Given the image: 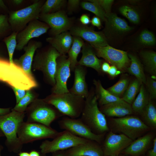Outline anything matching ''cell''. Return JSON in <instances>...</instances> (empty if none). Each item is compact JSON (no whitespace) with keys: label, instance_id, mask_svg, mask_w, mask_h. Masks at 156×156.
<instances>
[{"label":"cell","instance_id":"6da1fadb","mask_svg":"<svg viewBox=\"0 0 156 156\" xmlns=\"http://www.w3.org/2000/svg\"><path fill=\"white\" fill-rule=\"evenodd\" d=\"M94 90L91 89L85 98L84 106L80 119L94 133L102 134L109 130L105 115L98 107Z\"/></svg>","mask_w":156,"mask_h":156},{"label":"cell","instance_id":"7a4b0ae2","mask_svg":"<svg viewBox=\"0 0 156 156\" xmlns=\"http://www.w3.org/2000/svg\"><path fill=\"white\" fill-rule=\"evenodd\" d=\"M0 81L11 87L25 90L38 86L33 76L29 75L19 66L9 61L0 58Z\"/></svg>","mask_w":156,"mask_h":156},{"label":"cell","instance_id":"3957f363","mask_svg":"<svg viewBox=\"0 0 156 156\" xmlns=\"http://www.w3.org/2000/svg\"><path fill=\"white\" fill-rule=\"evenodd\" d=\"M25 116V112H18L12 109L10 113L0 116V129L6 138L5 144L10 152L18 153L23 148V145L18 137L17 132Z\"/></svg>","mask_w":156,"mask_h":156},{"label":"cell","instance_id":"277c9868","mask_svg":"<svg viewBox=\"0 0 156 156\" xmlns=\"http://www.w3.org/2000/svg\"><path fill=\"white\" fill-rule=\"evenodd\" d=\"M44 99L63 116L73 118L80 116L85 103V98L69 92L58 94H52Z\"/></svg>","mask_w":156,"mask_h":156},{"label":"cell","instance_id":"5b68a950","mask_svg":"<svg viewBox=\"0 0 156 156\" xmlns=\"http://www.w3.org/2000/svg\"><path fill=\"white\" fill-rule=\"evenodd\" d=\"M41 48L36 51L32 66L33 70L42 71L46 81L53 87L55 84L56 60L61 55L51 45Z\"/></svg>","mask_w":156,"mask_h":156},{"label":"cell","instance_id":"8992f818","mask_svg":"<svg viewBox=\"0 0 156 156\" xmlns=\"http://www.w3.org/2000/svg\"><path fill=\"white\" fill-rule=\"evenodd\" d=\"M112 132L123 134L134 141L150 130V128L138 117L127 116L110 120Z\"/></svg>","mask_w":156,"mask_h":156},{"label":"cell","instance_id":"52a82bcc","mask_svg":"<svg viewBox=\"0 0 156 156\" xmlns=\"http://www.w3.org/2000/svg\"><path fill=\"white\" fill-rule=\"evenodd\" d=\"M27 107L26 122L40 123L50 127L51 123L63 115L43 99H36Z\"/></svg>","mask_w":156,"mask_h":156},{"label":"cell","instance_id":"ba28073f","mask_svg":"<svg viewBox=\"0 0 156 156\" xmlns=\"http://www.w3.org/2000/svg\"><path fill=\"white\" fill-rule=\"evenodd\" d=\"M59 133L50 127L38 123L24 121L19 127L17 136L21 143L23 145L38 140L53 139Z\"/></svg>","mask_w":156,"mask_h":156},{"label":"cell","instance_id":"9c48e42d","mask_svg":"<svg viewBox=\"0 0 156 156\" xmlns=\"http://www.w3.org/2000/svg\"><path fill=\"white\" fill-rule=\"evenodd\" d=\"M43 0H35L28 6L9 13L8 21L12 32L18 33L23 30L30 22L39 20Z\"/></svg>","mask_w":156,"mask_h":156},{"label":"cell","instance_id":"30bf717a","mask_svg":"<svg viewBox=\"0 0 156 156\" xmlns=\"http://www.w3.org/2000/svg\"><path fill=\"white\" fill-rule=\"evenodd\" d=\"M88 140L76 136L66 131L59 132L51 141L45 140L40 146V153L44 154L65 150L72 147L84 143Z\"/></svg>","mask_w":156,"mask_h":156},{"label":"cell","instance_id":"8fae6325","mask_svg":"<svg viewBox=\"0 0 156 156\" xmlns=\"http://www.w3.org/2000/svg\"><path fill=\"white\" fill-rule=\"evenodd\" d=\"M60 127L67 131L77 137L88 140L95 141L101 145L104 139L105 134H96L80 118L64 117L58 121Z\"/></svg>","mask_w":156,"mask_h":156},{"label":"cell","instance_id":"7c38bea8","mask_svg":"<svg viewBox=\"0 0 156 156\" xmlns=\"http://www.w3.org/2000/svg\"><path fill=\"white\" fill-rule=\"evenodd\" d=\"M39 20L49 26V34L51 36L67 31L73 27L72 20L62 10L52 13L40 14Z\"/></svg>","mask_w":156,"mask_h":156},{"label":"cell","instance_id":"4fadbf2b","mask_svg":"<svg viewBox=\"0 0 156 156\" xmlns=\"http://www.w3.org/2000/svg\"><path fill=\"white\" fill-rule=\"evenodd\" d=\"M70 62L67 55H60L57 59L55 75V84L52 94H58L69 92L67 81L70 76Z\"/></svg>","mask_w":156,"mask_h":156},{"label":"cell","instance_id":"5bb4252c","mask_svg":"<svg viewBox=\"0 0 156 156\" xmlns=\"http://www.w3.org/2000/svg\"><path fill=\"white\" fill-rule=\"evenodd\" d=\"M50 28L48 25L38 19L30 22L23 30L17 34L16 49L22 50L32 39L38 38L46 33Z\"/></svg>","mask_w":156,"mask_h":156},{"label":"cell","instance_id":"9a60e30c","mask_svg":"<svg viewBox=\"0 0 156 156\" xmlns=\"http://www.w3.org/2000/svg\"><path fill=\"white\" fill-rule=\"evenodd\" d=\"M92 46L98 57L103 58L119 70H122L126 68L130 60L126 52L109 45L104 47Z\"/></svg>","mask_w":156,"mask_h":156},{"label":"cell","instance_id":"2e32d148","mask_svg":"<svg viewBox=\"0 0 156 156\" xmlns=\"http://www.w3.org/2000/svg\"><path fill=\"white\" fill-rule=\"evenodd\" d=\"M133 141L123 134H116L110 131L101 145L104 156H118Z\"/></svg>","mask_w":156,"mask_h":156},{"label":"cell","instance_id":"e0dca14e","mask_svg":"<svg viewBox=\"0 0 156 156\" xmlns=\"http://www.w3.org/2000/svg\"><path fill=\"white\" fill-rule=\"evenodd\" d=\"M69 32L73 36L81 38L92 46L104 47L108 45L106 38L102 32L95 31L87 26H73Z\"/></svg>","mask_w":156,"mask_h":156},{"label":"cell","instance_id":"ac0fdd59","mask_svg":"<svg viewBox=\"0 0 156 156\" xmlns=\"http://www.w3.org/2000/svg\"><path fill=\"white\" fill-rule=\"evenodd\" d=\"M42 45L41 42L31 40L24 47V54L19 58L13 59L14 63L29 75L33 76L31 68L34 55L36 50L41 48Z\"/></svg>","mask_w":156,"mask_h":156},{"label":"cell","instance_id":"d6986e66","mask_svg":"<svg viewBox=\"0 0 156 156\" xmlns=\"http://www.w3.org/2000/svg\"><path fill=\"white\" fill-rule=\"evenodd\" d=\"M65 152L67 156H104L101 145L91 140L67 149Z\"/></svg>","mask_w":156,"mask_h":156},{"label":"cell","instance_id":"ffe728a7","mask_svg":"<svg viewBox=\"0 0 156 156\" xmlns=\"http://www.w3.org/2000/svg\"><path fill=\"white\" fill-rule=\"evenodd\" d=\"M100 111L105 116L120 118L132 114L134 112L131 104L122 99L118 101L101 106Z\"/></svg>","mask_w":156,"mask_h":156},{"label":"cell","instance_id":"44dd1931","mask_svg":"<svg viewBox=\"0 0 156 156\" xmlns=\"http://www.w3.org/2000/svg\"><path fill=\"white\" fill-rule=\"evenodd\" d=\"M74 80L72 87L69 90L73 94L84 98L88 95L89 91L86 81L87 70L86 67L78 64L75 68Z\"/></svg>","mask_w":156,"mask_h":156},{"label":"cell","instance_id":"7402d4cb","mask_svg":"<svg viewBox=\"0 0 156 156\" xmlns=\"http://www.w3.org/2000/svg\"><path fill=\"white\" fill-rule=\"evenodd\" d=\"M152 133H148L133 141L121 153L130 156H140L148 149L154 139Z\"/></svg>","mask_w":156,"mask_h":156},{"label":"cell","instance_id":"603a6c76","mask_svg":"<svg viewBox=\"0 0 156 156\" xmlns=\"http://www.w3.org/2000/svg\"><path fill=\"white\" fill-rule=\"evenodd\" d=\"M46 40L61 55H66L72 44L73 36L67 31L48 37Z\"/></svg>","mask_w":156,"mask_h":156},{"label":"cell","instance_id":"cb8c5ba5","mask_svg":"<svg viewBox=\"0 0 156 156\" xmlns=\"http://www.w3.org/2000/svg\"><path fill=\"white\" fill-rule=\"evenodd\" d=\"M91 45L84 43L81 50L82 55L78 64L91 68L99 73H101L102 60L97 57Z\"/></svg>","mask_w":156,"mask_h":156},{"label":"cell","instance_id":"d4e9b609","mask_svg":"<svg viewBox=\"0 0 156 156\" xmlns=\"http://www.w3.org/2000/svg\"><path fill=\"white\" fill-rule=\"evenodd\" d=\"M93 83L95 87L94 92L97 98L98 105L101 106L122 99L115 96L105 89L99 80L94 79Z\"/></svg>","mask_w":156,"mask_h":156},{"label":"cell","instance_id":"484cf974","mask_svg":"<svg viewBox=\"0 0 156 156\" xmlns=\"http://www.w3.org/2000/svg\"><path fill=\"white\" fill-rule=\"evenodd\" d=\"M84 43L81 38L73 36L72 44L67 53L71 71L73 72L75 68L78 65L77 57Z\"/></svg>","mask_w":156,"mask_h":156},{"label":"cell","instance_id":"4316f807","mask_svg":"<svg viewBox=\"0 0 156 156\" xmlns=\"http://www.w3.org/2000/svg\"><path fill=\"white\" fill-rule=\"evenodd\" d=\"M128 56L130 59L131 64L127 68L128 72L134 76L141 84H145L146 78L142 64L135 55L129 54Z\"/></svg>","mask_w":156,"mask_h":156},{"label":"cell","instance_id":"83f0119b","mask_svg":"<svg viewBox=\"0 0 156 156\" xmlns=\"http://www.w3.org/2000/svg\"><path fill=\"white\" fill-rule=\"evenodd\" d=\"M150 99L149 95L143 84H142L139 94L132 104L131 107L134 112L141 115L148 104Z\"/></svg>","mask_w":156,"mask_h":156},{"label":"cell","instance_id":"f1b7e54d","mask_svg":"<svg viewBox=\"0 0 156 156\" xmlns=\"http://www.w3.org/2000/svg\"><path fill=\"white\" fill-rule=\"evenodd\" d=\"M141 116L144 122L150 129L156 128V108L152 101L150 99L149 102Z\"/></svg>","mask_w":156,"mask_h":156},{"label":"cell","instance_id":"f546056e","mask_svg":"<svg viewBox=\"0 0 156 156\" xmlns=\"http://www.w3.org/2000/svg\"><path fill=\"white\" fill-rule=\"evenodd\" d=\"M106 22L115 30L120 32H127L131 29L124 19L113 13H110L107 16Z\"/></svg>","mask_w":156,"mask_h":156},{"label":"cell","instance_id":"4dcf8cb0","mask_svg":"<svg viewBox=\"0 0 156 156\" xmlns=\"http://www.w3.org/2000/svg\"><path fill=\"white\" fill-rule=\"evenodd\" d=\"M140 55L147 71L152 76L156 75V53L151 51H143Z\"/></svg>","mask_w":156,"mask_h":156},{"label":"cell","instance_id":"1f68e13d","mask_svg":"<svg viewBox=\"0 0 156 156\" xmlns=\"http://www.w3.org/2000/svg\"><path fill=\"white\" fill-rule=\"evenodd\" d=\"M66 1L65 0H47L41 7L40 14H50L61 10Z\"/></svg>","mask_w":156,"mask_h":156},{"label":"cell","instance_id":"d6a6232c","mask_svg":"<svg viewBox=\"0 0 156 156\" xmlns=\"http://www.w3.org/2000/svg\"><path fill=\"white\" fill-rule=\"evenodd\" d=\"M141 84L136 79L133 80L129 85L122 98V99L128 103L131 104L139 91Z\"/></svg>","mask_w":156,"mask_h":156},{"label":"cell","instance_id":"836d02e7","mask_svg":"<svg viewBox=\"0 0 156 156\" xmlns=\"http://www.w3.org/2000/svg\"><path fill=\"white\" fill-rule=\"evenodd\" d=\"M80 5L83 9L92 12L102 21H106L107 15L98 5L88 1L82 2Z\"/></svg>","mask_w":156,"mask_h":156},{"label":"cell","instance_id":"e575fe53","mask_svg":"<svg viewBox=\"0 0 156 156\" xmlns=\"http://www.w3.org/2000/svg\"><path fill=\"white\" fill-rule=\"evenodd\" d=\"M36 99L30 90H27L24 96L12 109L18 112H25L29 105Z\"/></svg>","mask_w":156,"mask_h":156},{"label":"cell","instance_id":"d590c367","mask_svg":"<svg viewBox=\"0 0 156 156\" xmlns=\"http://www.w3.org/2000/svg\"><path fill=\"white\" fill-rule=\"evenodd\" d=\"M129 82L127 78L122 79L107 90L115 96L121 98L128 86Z\"/></svg>","mask_w":156,"mask_h":156},{"label":"cell","instance_id":"8d00e7d4","mask_svg":"<svg viewBox=\"0 0 156 156\" xmlns=\"http://www.w3.org/2000/svg\"><path fill=\"white\" fill-rule=\"evenodd\" d=\"M17 32H13L9 36L5 37L4 41L7 49L8 55L9 60L11 64H14L13 55L17 45L16 36Z\"/></svg>","mask_w":156,"mask_h":156},{"label":"cell","instance_id":"74e56055","mask_svg":"<svg viewBox=\"0 0 156 156\" xmlns=\"http://www.w3.org/2000/svg\"><path fill=\"white\" fill-rule=\"evenodd\" d=\"M120 13L131 22L135 24L138 23L140 20L138 12L131 7L123 5L119 9Z\"/></svg>","mask_w":156,"mask_h":156},{"label":"cell","instance_id":"f35d334b","mask_svg":"<svg viewBox=\"0 0 156 156\" xmlns=\"http://www.w3.org/2000/svg\"><path fill=\"white\" fill-rule=\"evenodd\" d=\"M12 31L8 21V16L0 15V37L8 36Z\"/></svg>","mask_w":156,"mask_h":156},{"label":"cell","instance_id":"ab89813d","mask_svg":"<svg viewBox=\"0 0 156 156\" xmlns=\"http://www.w3.org/2000/svg\"><path fill=\"white\" fill-rule=\"evenodd\" d=\"M139 41L142 44L148 46L155 44L156 40L155 36L151 32L144 30L140 34L139 37Z\"/></svg>","mask_w":156,"mask_h":156},{"label":"cell","instance_id":"60d3db41","mask_svg":"<svg viewBox=\"0 0 156 156\" xmlns=\"http://www.w3.org/2000/svg\"><path fill=\"white\" fill-rule=\"evenodd\" d=\"M145 84L149 93V99H155L156 98V81L151 77L146 79Z\"/></svg>","mask_w":156,"mask_h":156},{"label":"cell","instance_id":"b9f144b4","mask_svg":"<svg viewBox=\"0 0 156 156\" xmlns=\"http://www.w3.org/2000/svg\"><path fill=\"white\" fill-rule=\"evenodd\" d=\"M88 1L94 3L99 6L105 12L107 16L110 13L113 0H89Z\"/></svg>","mask_w":156,"mask_h":156},{"label":"cell","instance_id":"7bdbcfd3","mask_svg":"<svg viewBox=\"0 0 156 156\" xmlns=\"http://www.w3.org/2000/svg\"><path fill=\"white\" fill-rule=\"evenodd\" d=\"M11 88L15 94L16 98V104H17L25 95L26 91L14 87H11Z\"/></svg>","mask_w":156,"mask_h":156},{"label":"cell","instance_id":"ee69618b","mask_svg":"<svg viewBox=\"0 0 156 156\" xmlns=\"http://www.w3.org/2000/svg\"><path fill=\"white\" fill-rule=\"evenodd\" d=\"M80 2L79 0H68L67 3L68 11L71 12L76 10L78 8Z\"/></svg>","mask_w":156,"mask_h":156},{"label":"cell","instance_id":"f6af8a7d","mask_svg":"<svg viewBox=\"0 0 156 156\" xmlns=\"http://www.w3.org/2000/svg\"><path fill=\"white\" fill-rule=\"evenodd\" d=\"M79 20L83 25L86 26L91 22L89 16L86 14H83L80 17Z\"/></svg>","mask_w":156,"mask_h":156},{"label":"cell","instance_id":"bcb514c9","mask_svg":"<svg viewBox=\"0 0 156 156\" xmlns=\"http://www.w3.org/2000/svg\"><path fill=\"white\" fill-rule=\"evenodd\" d=\"M92 24L94 26L97 27L100 29L101 26V19L98 17L94 16L91 20Z\"/></svg>","mask_w":156,"mask_h":156},{"label":"cell","instance_id":"7dc6e473","mask_svg":"<svg viewBox=\"0 0 156 156\" xmlns=\"http://www.w3.org/2000/svg\"><path fill=\"white\" fill-rule=\"evenodd\" d=\"M148 156H156V138H154L153 140V147L148 151Z\"/></svg>","mask_w":156,"mask_h":156},{"label":"cell","instance_id":"c3c4849f","mask_svg":"<svg viewBox=\"0 0 156 156\" xmlns=\"http://www.w3.org/2000/svg\"><path fill=\"white\" fill-rule=\"evenodd\" d=\"M117 70V68L114 66H110L107 73L111 76L114 77L116 76V73Z\"/></svg>","mask_w":156,"mask_h":156},{"label":"cell","instance_id":"681fc988","mask_svg":"<svg viewBox=\"0 0 156 156\" xmlns=\"http://www.w3.org/2000/svg\"><path fill=\"white\" fill-rule=\"evenodd\" d=\"M110 66L109 64L107 62H104L101 65V70L102 72L107 73Z\"/></svg>","mask_w":156,"mask_h":156},{"label":"cell","instance_id":"f907efd6","mask_svg":"<svg viewBox=\"0 0 156 156\" xmlns=\"http://www.w3.org/2000/svg\"><path fill=\"white\" fill-rule=\"evenodd\" d=\"M52 153V156H67L65 150L58 151Z\"/></svg>","mask_w":156,"mask_h":156},{"label":"cell","instance_id":"816d5d0a","mask_svg":"<svg viewBox=\"0 0 156 156\" xmlns=\"http://www.w3.org/2000/svg\"><path fill=\"white\" fill-rule=\"evenodd\" d=\"M25 1L23 0H12L10 2L15 6H19L23 3Z\"/></svg>","mask_w":156,"mask_h":156},{"label":"cell","instance_id":"f5cc1de1","mask_svg":"<svg viewBox=\"0 0 156 156\" xmlns=\"http://www.w3.org/2000/svg\"><path fill=\"white\" fill-rule=\"evenodd\" d=\"M10 108H0V116L4 115L10 113Z\"/></svg>","mask_w":156,"mask_h":156},{"label":"cell","instance_id":"db71d44e","mask_svg":"<svg viewBox=\"0 0 156 156\" xmlns=\"http://www.w3.org/2000/svg\"><path fill=\"white\" fill-rule=\"evenodd\" d=\"M29 153V156H41L40 153L34 150H31Z\"/></svg>","mask_w":156,"mask_h":156},{"label":"cell","instance_id":"11a10c76","mask_svg":"<svg viewBox=\"0 0 156 156\" xmlns=\"http://www.w3.org/2000/svg\"><path fill=\"white\" fill-rule=\"evenodd\" d=\"M18 156H29V153L27 152L21 151L18 153Z\"/></svg>","mask_w":156,"mask_h":156},{"label":"cell","instance_id":"9f6ffc18","mask_svg":"<svg viewBox=\"0 0 156 156\" xmlns=\"http://www.w3.org/2000/svg\"><path fill=\"white\" fill-rule=\"evenodd\" d=\"M0 7L3 8L5 10L7 9L6 6L2 0H0Z\"/></svg>","mask_w":156,"mask_h":156},{"label":"cell","instance_id":"6f0895ef","mask_svg":"<svg viewBox=\"0 0 156 156\" xmlns=\"http://www.w3.org/2000/svg\"><path fill=\"white\" fill-rule=\"evenodd\" d=\"M3 149V146L1 144H0V156H1V152Z\"/></svg>","mask_w":156,"mask_h":156},{"label":"cell","instance_id":"680465c9","mask_svg":"<svg viewBox=\"0 0 156 156\" xmlns=\"http://www.w3.org/2000/svg\"><path fill=\"white\" fill-rule=\"evenodd\" d=\"M4 136V135L3 132L0 129V137Z\"/></svg>","mask_w":156,"mask_h":156},{"label":"cell","instance_id":"91938a15","mask_svg":"<svg viewBox=\"0 0 156 156\" xmlns=\"http://www.w3.org/2000/svg\"><path fill=\"white\" fill-rule=\"evenodd\" d=\"M121 73V72L120 70H117L116 73V75H117Z\"/></svg>","mask_w":156,"mask_h":156},{"label":"cell","instance_id":"94428289","mask_svg":"<svg viewBox=\"0 0 156 156\" xmlns=\"http://www.w3.org/2000/svg\"><path fill=\"white\" fill-rule=\"evenodd\" d=\"M41 156H48L46 155V154H42L41 153Z\"/></svg>","mask_w":156,"mask_h":156},{"label":"cell","instance_id":"6125c7cd","mask_svg":"<svg viewBox=\"0 0 156 156\" xmlns=\"http://www.w3.org/2000/svg\"><path fill=\"white\" fill-rule=\"evenodd\" d=\"M118 156H130L129 155H118Z\"/></svg>","mask_w":156,"mask_h":156}]
</instances>
